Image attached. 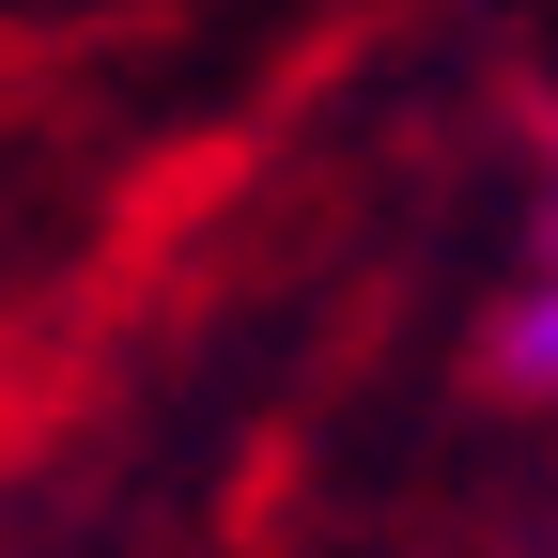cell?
<instances>
[{"mask_svg": "<svg viewBox=\"0 0 558 558\" xmlns=\"http://www.w3.org/2000/svg\"><path fill=\"white\" fill-rule=\"evenodd\" d=\"M497 373L527 403H558V140H543V202H527V279L497 311Z\"/></svg>", "mask_w": 558, "mask_h": 558, "instance_id": "1", "label": "cell"}]
</instances>
